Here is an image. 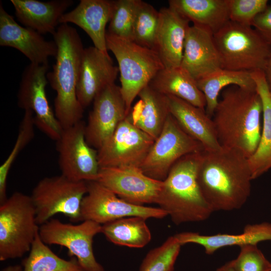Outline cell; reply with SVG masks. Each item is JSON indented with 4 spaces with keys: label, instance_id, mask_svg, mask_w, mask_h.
<instances>
[{
    "label": "cell",
    "instance_id": "obj_1",
    "mask_svg": "<svg viewBox=\"0 0 271 271\" xmlns=\"http://www.w3.org/2000/svg\"><path fill=\"white\" fill-rule=\"evenodd\" d=\"M197 180L214 211L240 208L250 195L252 180L248 159L237 150L224 147L201 152Z\"/></svg>",
    "mask_w": 271,
    "mask_h": 271
},
{
    "label": "cell",
    "instance_id": "obj_2",
    "mask_svg": "<svg viewBox=\"0 0 271 271\" xmlns=\"http://www.w3.org/2000/svg\"><path fill=\"white\" fill-rule=\"evenodd\" d=\"M262 114L256 89L235 85L224 89L212 118L221 147L251 156L259 143Z\"/></svg>",
    "mask_w": 271,
    "mask_h": 271
},
{
    "label": "cell",
    "instance_id": "obj_3",
    "mask_svg": "<svg viewBox=\"0 0 271 271\" xmlns=\"http://www.w3.org/2000/svg\"><path fill=\"white\" fill-rule=\"evenodd\" d=\"M53 36L58 51L47 78L56 92L54 113L64 129L82 120L83 116L84 109L77 99L76 88L84 48L76 30L68 24H61Z\"/></svg>",
    "mask_w": 271,
    "mask_h": 271
},
{
    "label": "cell",
    "instance_id": "obj_4",
    "mask_svg": "<svg viewBox=\"0 0 271 271\" xmlns=\"http://www.w3.org/2000/svg\"><path fill=\"white\" fill-rule=\"evenodd\" d=\"M201 153L188 154L180 159L163 181L157 204L176 225L204 221L214 212L197 180Z\"/></svg>",
    "mask_w": 271,
    "mask_h": 271
},
{
    "label": "cell",
    "instance_id": "obj_5",
    "mask_svg": "<svg viewBox=\"0 0 271 271\" xmlns=\"http://www.w3.org/2000/svg\"><path fill=\"white\" fill-rule=\"evenodd\" d=\"M106 42L107 50L112 52L118 64L120 91L128 114L134 98L165 67L153 49L116 37L107 31Z\"/></svg>",
    "mask_w": 271,
    "mask_h": 271
},
{
    "label": "cell",
    "instance_id": "obj_6",
    "mask_svg": "<svg viewBox=\"0 0 271 271\" xmlns=\"http://www.w3.org/2000/svg\"><path fill=\"white\" fill-rule=\"evenodd\" d=\"M213 37L222 68L264 70L271 57V45L252 27L229 21Z\"/></svg>",
    "mask_w": 271,
    "mask_h": 271
},
{
    "label": "cell",
    "instance_id": "obj_7",
    "mask_svg": "<svg viewBox=\"0 0 271 271\" xmlns=\"http://www.w3.org/2000/svg\"><path fill=\"white\" fill-rule=\"evenodd\" d=\"M39 227L31 196L14 192L0 204V260L30 252Z\"/></svg>",
    "mask_w": 271,
    "mask_h": 271
},
{
    "label": "cell",
    "instance_id": "obj_8",
    "mask_svg": "<svg viewBox=\"0 0 271 271\" xmlns=\"http://www.w3.org/2000/svg\"><path fill=\"white\" fill-rule=\"evenodd\" d=\"M87 191L86 182L73 181L62 174L41 179L31 195L38 224L58 213L72 222H79L81 204Z\"/></svg>",
    "mask_w": 271,
    "mask_h": 271
},
{
    "label": "cell",
    "instance_id": "obj_9",
    "mask_svg": "<svg viewBox=\"0 0 271 271\" xmlns=\"http://www.w3.org/2000/svg\"><path fill=\"white\" fill-rule=\"evenodd\" d=\"M204 151L170 113L140 168L148 176L163 181L174 164L183 157Z\"/></svg>",
    "mask_w": 271,
    "mask_h": 271
},
{
    "label": "cell",
    "instance_id": "obj_10",
    "mask_svg": "<svg viewBox=\"0 0 271 271\" xmlns=\"http://www.w3.org/2000/svg\"><path fill=\"white\" fill-rule=\"evenodd\" d=\"M101 227L102 225L91 220L72 224L51 218L40 226L39 234L47 245L66 247L69 255L76 258L84 271H105L96 260L92 247L93 238L101 233Z\"/></svg>",
    "mask_w": 271,
    "mask_h": 271
},
{
    "label": "cell",
    "instance_id": "obj_11",
    "mask_svg": "<svg viewBox=\"0 0 271 271\" xmlns=\"http://www.w3.org/2000/svg\"><path fill=\"white\" fill-rule=\"evenodd\" d=\"M87 182V191L81 204L79 221L91 220L103 225L131 216L162 219L168 216L161 208L127 202L97 181Z\"/></svg>",
    "mask_w": 271,
    "mask_h": 271
},
{
    "label": "cell",
    "instance_id": "obj_12",
    "mask_svg": "<svg viewBox=\"0 0 271 271\" xmlns=\"http://www.w3.org/2000/svg\"><path fill=\"white\" fill-rule=\"evenodd\" d=\"M49 64L30 63L24 69L18 93L19 107L31 110L34 124L49 138L58 141L63 128L49 104L46 92Z\"/></svg>",
    "mask_w": 271,
    "mask_h": 271
},
{
    "label": "cell",
    "instance_id": "obj_13",
    "mask_svg": "<svg viewBox=\"0 0 271 271\" xmlns=\"http://www.w3.org/2000/svg\"><path fill=\"white\" fill-rule=\"evenodd\" d=\"M82 120L63 129L56 141L61 174L75 181H97L100 169L97 150L87 143Z\"/></svg>",
    "mask_w": 271,
    "mask_h": 271
},
{
    "label": "cell",
    "instance_id": "obj_14",
    "mask_svg": "<svg viewBox=\"0 0 271 271\" xmlns=\"http://www.w3.org/2000/svg\"><path fill=\"white\" fill-rule=\"evenodd\" d=\"M154 141L132 123L128 113L97 150L99 167L140 168Z\"/></svg>",
    "mask_w": 271,
    "mask_h": 271
},
{
    "label": "cell",
    "instance_id": "obj_15",
    "mask_svg": "<svg viewBox=\"0 0 271 271\" xmlns=\"http://www.w3.org/2000/svg\"><path fill=\"white\" fill-rule=\"evenodd\" d=\"M127 114L120 86L114 83L105 87L94 98L85 123L87 143L99 150Z\"/></svg>",
    "mask_w": 271,
    "mask_h": 271
},
{
    "label": "cell",
    "instance_id": "obj_16",
    "mask_svg": "<svg viewBox=\"0 0 271 271\" xmlns=\"http://www.w3.org/2000/svg\"><path fill=\"white\" fill-rule=\"evenodd\" d=\"M97 181L123 200L138 205L157 204L163 186V181L134 167L100 168Z\"/></svg>",
    "mask_w": 271,
    "mask_h": 271
},
{
    "label": "cell",
    "instance_id": "obj_17",
    "mask_svg": "<svg viewBox=\"0 0 271 271\" xmlns=\"http://www.w3.org/2000/svg\"><path fill=\"white\" fill-rule=\"evenodd\" d=\"M118 72L108 54L94 46L84 48L76 88L82 107H88L102 89L114 83Z\"/></svg>",
    "mask_w": 271,
    "mask_h": 271
},
{
    "label": "cell",
    "instance_id": "obj_18",
    "mask_svg": "<svg viewBox=\"0 0 271 271\" xmlns=\"http://www.w3.org/2000/svg\"><path fill=\"white\" fill-rule=\"evenodd\" d=\"M0 45L12 47L37 64H48V58L56 57L57 46L54 41H47L41 34L18 24L0 5Z\"/></svg>",
    "mask_w": 271,
    "mask_h": 271
},
{
    "label": "cell",
    "instance_id": "obj_19",
    "mask_svg": "<svg viewBox=\"0 0 271 271\" xmlns=\"http://www.w3.org/2000/svg\"><path fill=\"white\" fill-rule=\"evenodd\" d=\"M181 66L197 80L221 68L213 34L201 26L188 28Z\"/></svg>",
    "mask_w": 271,
    "mask_h": 271
},
{
    "label": "cell",
    "instance_id": "obj_20",
    "mask_svg": "<svg viewBox=\"0 0 271 271\" xmlns=\"http://www.w3.org/2000/svg\"><path fill=\"white\" fill-rule=\"evenodd\" d=\"M159 13L154 50L158 53L165 68L179 67L190 21L169 7L161 9Z\"/></svg>",
    "mask_w": 271,
    "mask_h": 271
},
{
    "label": "cell",
    "instance_id": "obj_21",
    "mask_svg": "<svg viewBox=\"0 0 271 271\" xmlns=\"http://www.w3.org/2000/svg\"><path fill=\"white\" fill-rule=\"evenodd\" d=\"M113 1L81 0L77 7L65 13L59 24H74L83 30L91 39L94 46L108 53L106 26L109 22Z\"/></svg>",
    "mask_w": 271,
    "mask_h": 271
},
{
    "label": "cell",
    "instance_id": "obj_22",
    "mask_svg": "<svg viewBox=\"0 0 271 271\" xmlns=\"http://www.w3.org/2000/svg\"><path fill=\"white\" fill-rule=\"evenodd\" d=\"M167 96L170 113L187 133L203 146L204 151L214 152L221 149L212 118L205 109L177 97Z\"/></svg>",
    "mask_w": 271,
    "mask_h": 271
},
{
    "label": "cell",
    "instance_id": "obj_23",
    "mask_svg": "<svg viewBox=\"0 0 271 271\" xmlns=\"http://www.w3.org/2000/svg\"><path fill=\"white\" fill-rule=\"evenodd\" d=\"M18 20L40 34L53 35L61 17L73 4L72 0H11Z\"/></svg>",
    "mask_w": 271,
    "mask_h": 271
},
{
    "label": "cell",
    "instance_id": "obj_24",
    "mask_svg": "<svg viewBox=\"0 0 271 271\" xmlns=\"http://www.w3.org/2000/svg\"><path fill=\"white\" fill-rule=\"evenodd\" d=\"M181 245L195 243L202 246L207 254H212L226 246L257 245L260 242L271 241V223L262 222L247 224L242 233L238 234L218 233L206 235L197 232H184L175 235Z\"/></svg>",
    "mask_w": 271,
    "mask_h": 271
},
{
    "label": "cell",
    "instance_id": "obj_25",
    "mask_svg": "<svg viewBox=\"0 0 271 271\" xmlns=\"http://www.w3.org/2000/svg\"><path fill=\"white\" fill-rule=\"evenodd\" d=\"M138 96L139 99L129 112L130 119L136 127L155 140L170 114L168 98L149 85Z\"/></svg>",
    "mask_w": 271,
    "mask_h": 271
},
{
    "label": "cell",
    "instance_id": "obj_26",
    "mask_svg": "<svg viewBox=\"0 0 271 271\" xmlns=\"http://www.w3.org/2000/svg\"><path fill=\"white\" fill-rule=\"evenodd\" d=\"M262 103V128L258 147L248 158L252 179L258 178L271 169V92L263 70L251 72Z\"/></svg>",
    "mask_w": 271,
    "mask_h": 271
},
{
    "label": "cell",
    "instance_id": "obj_27",
    "mask_svg": "<svg viewBox=\"0 0 271 271\" xmlns=\"http://www.w3.org/2000/svg\"><path fill=\"white\" fill-rule=\"evenodd\" d=\"M149 85L162 94L177 97L205 110V98L196 80L181 66L162 69Z\"/></svg>",
    "mask_w": 271,
    "mask_h": 271
},
{
    "label": "cell",
    "instance_id": "obj_28",
    "mask_svg": "<svg viewBox=\"0 0 271 271\" xmlns=\"http://www.w3.org/2000/svg\"><path fill=\"white\" fill-rule=\"evenodd\" d=\"M169 7L213 34L229 20L228 0H170Z\"/></svg>",
    "mask_w": 271,
    "mask_h": 271
},
{
    "label": "cell",
    "instance_id": "obj_29",
    "mask_svg": "<svg viewBox=\"0 0 271 271\" xmlns=\"http://www.w3.org/2000/svg\"><path fill=\"white\" fill-rule=\"evenodd\" d=\"M199 89L204 95L207 114L212 118L218 102L220 92L225 88L235 85L240 87L256 89L251 72L220 68L197 80Z\"/></svg>",
    "mask_w": 271,
    "mask_h": 271
},
{
    "label": "cell",
    "instance_id": "obj_30",
    "mask_svg": "<svg viewBox=\"0 0 271 271\" xmlns=\"http://www.w3.org/2000/svg\"><path fill=\"white\" fill-rule=\"evenodd\" d=\"M146 220L140 216L118 219L102 225L101 233L116 245L142 248L148 244L152 238Z\"/></svg>",
    "mask_w": 271,
    "mask_h": 271
},
{
    "label": "cell",
    "instance_id": "obj_31",
    "mask_svg": "<svg viewBox=\"0 0 271 271\" xmlns=\"http://www.w3.org/2000/svg\"><path fill=\"white\" fill-rule=\"evenodd\" d=\"M22 264L23 271H84L76 258L66 260L56 254L43 242L39 233Z\"/></svg>",
    "mask_w": 271,
    "mask_h": 271
},
{
    "label": "cell",
    "instance_id": "obj_32",
    "mask_svg": "<svg viewBox=\"0 0 271 271\" xmlns=\"http://www.w3.org/2000/svg\"><path fill=\"white\" fill-rule=\"evenodd\" d=\"M141 0L113 1L107 32L116 37L132 41V31Z\"/></svg>",
    "mask_w": 271,
    "mask_h": 271
},
{
    "label": "cell",
    "instance_id": "obj_33",
    "mask_svg": "<svg viewBox=\"0 0 271 271\" xmlns=\"http://www.w3.org/2000/svg\"><path fill=\"white\" fill-rule=\"evenodd\" d=\"M159 18V11L141 1L134 23L132 41L154 50Z\"/></svg>",
    "mask_w": 271,
    "mask_h": 271
},
{
    "label": "cell",
    "instance_id": "obj_34",
    "mask_svg": "<svg viewBox=\"0 0 271 271\" xmlns=\"http://www.w3.org/2000/svg\"><path fill=\"white\" fill-rule=\"evenodd\" d=\"M34 125L33 112L30 110H25L15 145L9 156L0 167V204L8 198L7 181L10 169L20 152L33 139Z\"/></svg>",
    "mask_w": 271,
    "mask_h": 271
},
{
    "label": "cell",
    "instance_id": "obj_35",
    "mask_svg": "<svg viewBox=\"0 0 271 271\" xmlns=\"http://www.w3.org/2000/svg\"><path fill=\"white\" fill-rule=\"evenodd\" d=\"M181 246L175 235L169 237L162 245L148 252L140 271H173Z\"/></svg>",
    "mask_w": 271,
    "mask_h": 271
},
{
    "label": "cell",
    "instance_id": "obj_36",
    "mask_svg": "<svg viewBox=\"0 0 271 271\" xmlns=\"http://www.w3.org/2000/svg\"><path fill=\"white\" fill-rule=\"evenodd\" d=\"M267 6V0H228L229 20L252 27L255 17Z\"/></svg>",
    "mask_w": 271,
    "mask_h": 271
},
{
    "label": "cell",
    "instance_id": "obj_37",
    "mask_svg": "<svg viewBox=\"0 0 271 271\" xmlns=\"http://www.w3.org/2000/svg\"><path fill=\"white\" fill-rule=\"evenodd\" d=\"M236 258L231 263L235 271H271V263L257 245L242 246Z\"/></svg>",
    "mask_w": 271,
    "mask_h": 271
},
{
    "label": "cell",
    "instance_id": "obj_38",
    "mask_svg": "<svg viewBox=\"0 0 271 271\" xmlns=\"http://www.w3.org/2000/svg\"><path fill=\"white\" fill-rule=\"evenodd\" d=\"M252 26L271 45V5H268L265 9L255 17Z\"/></svg>",
    "mask_w": 271,
    "mask_h": 271
},
{
    "label": "cell",
    "instance_id": "obj_39",
    "mask_svg": "<svg viewBox=\"0 0 271 271\" xmlns=\"http://www.w3.org/2000/svg\"><path fill=\"white\" fill-rule=\"evenodd\" d=\"M263 71L264 72L267 84L271 92V57L268 60Z\"/></svg>",
    "mask_w": 271,
    "mask_h": 271
},
{
    "label": "cell",
    "instance_id": "obj_40",
    "mask_svg": "<svg viewBox=\"0 0 271 271\" xmlns=\"http://www.w3.org/2000/svg\"><path fill=\"white\" fill-rule=\"evenodd\" d=\"M216 271H235V270L232 265L231 261H230L218 268Z\"/></svg>",
    "mask_w": 271,
    "mask_h": 271
},
{
    "label": "cell",
    "instance_id": "obj_41",
    "mask_svg": "<svg viewBox=\"0 0 271 271\" xmlns=\"http://www.w3.org/2000/svg\"><path fill=\"white\" fill-rule=\"evenodd\" d=\"M2 271H23V268L20 265H9L5 267Z\"/></svg>",
    "mask_w": 271,
    "mask_h": 271
}]
</instances>
